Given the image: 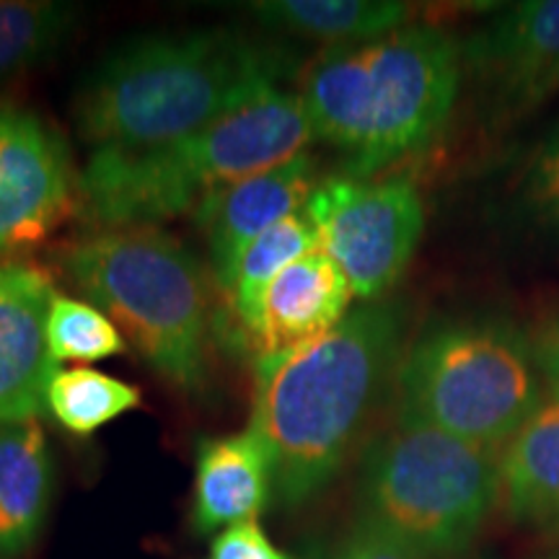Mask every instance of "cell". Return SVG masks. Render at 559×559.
<instances>
[{
	"label": "cell",
	"mask_w": 559,
	"mask_h": 559,
	"mask_svg": "<svg viewBox=\"0 0 559 559\" xmlns=\"http://www.w3.org/2000/svg\"><path fill=\"white\" fill-rule=\"evenodd\" d=\"M402 340V309L376 300L306 345L257 358L249 430L270 453L275 506H309L337 479L394 386Z\"/></svg>",
	"instance_id": "6da1fadb"
},
{
	"label": "cell",
	"mask_w": 559,
	"mask_h": 559,
	"mask_svg": "<svg viewBox=\"0 0 559 559\" xmlns=\"http://www.w3.org/2000/svg\"><path fill=\"white\" fill-rule=\"evenodd\" d=\"M288 60L234 29L132 37L96 62L73 99L91 148H148L192 135L280 86Z\"/></svg>",
	"instance_id": "7a4b0ae2"
},
{
	"label": "cell",
	"mask_w": 559,
	"mask_h": 559,
	"mask_svg": "<svg viewBox=\"0 0 559 559\" xmlns=\"http://www.w3.org/2000/svg\"><path fill=\"white\" fill-rule=\"evenodd\" d=\"M464 52L451 32L412 24L360 45L326 47L300 73L313 138L345 153L353 177L430 148L456 109Z\"/></svg>",
	"instance_id": "3957f363"
},
{
	"label": "cell",
	"mask_w": 559,
	"mask_h": 559,
	"mask_svg": "<svg viewBox=\"0 0 559 559\" xmlns=\"http://www.w3.org/2000/svg\"><path fill=\"white\" fill-rule=\"evenodd\" d=\"M313 130L298 91L275 86L205 128L148 148H99L79 174L91 228H143L192 213L207 194L309 153Z\"/></svg>",
	"instance_id": "277c9868"
},
{
	"label": "cell",
	"mask_w": 559,
	"mask_h": 559,
	"mask_svg": "<svg viewBox=\"0 0 559 559\" xmlns=\"http://www.w3.org/2000/svg\"><path fill=\"white\" fill-rule=\"evenodd\" d=\"M60 264L158 376L190 394L205 389L210 300L185 243L156 226L94 230L70 243Z\"/></svg>",
	"instance_id": "5b68a950"
},
{
	"label": "cell",
	"mask_w": 559,
	"mask_h": 559,
	"mask_svg": "<svg viewBox=\"0 0 559 559\" xmlns=\"http://www.w3.org/2000/svg\"><path fill=\"white\" fill-rule=\"evenodd\" d=\"M547 394L531 332L502 317L430 324L404 347L396 415L498 453Z\"/></svg>",
	"instance_id": "8992f818"
},
{
	"label": "cell",
	"mask_w": 559,
	"mask_h": 559,
	"mask_svg": "<svg viewBox=\"0 0 559 559\" xmlns=\"http://www.w3.org/2000/svg\"><path fill=\"white\" fill-rule=\"evenodd\" d=\"M360 521L423 559H451L477 542L498 508V453L396 415L368 445Z\"/></svg>",
	"instance_id": "52a82bcc"
},
{
	"label": "cell",
	"mask_w": 559,
	"mask_h": 559,
	"mask_svg": "<svg viewBox=\"0 0 559 559\" xmlns=\"http://www.w3.org/2000/svg\"><path fill=\"white\" fill-rule=\"evenodd\" d=\"M304 215L362 304H376L400 283L425 236L423 194L404 177L321 179Z\"/></svg>",
	"instance_id": "ba28073f"
},
{
	"label": "cell",
	"mask_w": 559,
	"mask_h": 559,
	"mask_svg": "<svg viewBox=\"0 0 559 559\" xmlns=\"http://www.w3.org/2000/svg\"><path fill=\"white\" fill-rule=\"evenodd\" d=\"M75 207L66 140L34 111L0 104V257L37 247Z\"/></svg>",
	"instance_id": "9c48e42d"
},
{
	"label": "cell",
	"mask_w": 559,
	"mask_h": 559,
	"mask_svg": "<svg viewBox=\"0 0 559 559\" xmlns=\"http://www.w3.org/2000/svg\"><path fill=\"white\" fill-rule=\"evenodd\" d=\"M472 68L513 115L559 94V0H521L461 41Z\"/></svg>",
	"instance_id": "30bf717a"
},
{
	"label": "cell",
	"mask_w": 559,
	"mask_h": 559,
	"mask_svg": "<svg viewBox=\"0 0 559 559\" xmlns=\"http://www.w3.org/2000/svg\"><path fill=\"white\" fill-rule=\"evenodd\" d=\"M52 277L37 264H0V425L39 417L55 373L47 349Z\"/></svg>",
	"instance_id": "8fae6325"
},
{
	"label": "cell",
	"mask_w": 559,
	"mask_h": 559,
	"mask_svg": "<svg viewBox=\"0 0 559 559\" xmlns=\"http://www.w3.org/2000/svg\"><path fill=\"white\" fill-rule=\"evenodd\" d=\"M317 179L311 153L221 187L192 210L215 277H223L251 241L290 215L304 213Z\"/></svg>",
	"instance_id": "7c38bea8"
},
{
	"label": "cell",
	"mask_w": 559,
	"mask_h": 559,
	"mask_svg": "<svg viewBox=\"0 0 559 559\" xmlns=\"http://www.w3.org/2000/svg\"><path fill=\"white\" fill-rule=\"evenodd\" d=\"M353 298L342 270L313 249L264 288L247 332L260 355L285 353L334 330L353 311Z\"/></svg>",
	"instance_id": "4fadbf2b"
},
{
	"label": "cell",
	"mask_w": 559,
	"mask_h": 559,
	"mask_svg": "<svg viewBox=\"0 0 559 559\" xmlns=\"http://www.w3.org/2000/svg\"><path fill=\"white\" fill-rule=\"evenodd\" d=\"M275 500L270 453L251 430L202 440L194 459L192 528L221 534L257 521Z\"/></svg>",
	"instance_id": "5bb4252c"
},
{
	"label": "cell",
	"mask_w": 559,
	"mask_h": 559,
	"mask_svg": "<svg viewBox=\"0 0 559 559\" xmlns=\"http://www.w3.org/2000/svg\"><path fill=\"white\" fill-rule=\"evenodd\" d=\"M498 508L513 526L559 539V394L498 451Z\"/></svg>",
	"instance_id": "9a60e30c"
},
{
	"label": "cell",
	"mask_w": 559,
	"mask_h": 559,
	"mask_svg": "<svg viewBox=\"0 0 559 559\" xmlns=\"http://www.w3.org/2000/svg\"><path fill=\"white\" fill-rule=\"evenodd\" d=\"M52 500V453L39 417L0 425V559L34 547Z\"/></svg>",
	"instance_id": "2e32d148"
},
{
	"label": "cell",
	"mask_w": 559,
	"mask_h": 559,
	"mask_svg": "<svg viewBox=\"0 0 559 559\" xmlns=\"http://www.w3.org/2000/svg\"><path fill=\"white\" fill-rule=\"evenodd\" d=\"M241 9L270 29L330 47L379 39L415 19L412 5L402 0H254Z\"/></svg>",
	"instance_id": "e0dca14e"
},
{
	"label": "cell",
	"mask_w": 559,
	"mask_h": 559,
	"mask_svg": "<svg viewBox=\"0 0 559 559\" xmlns=\"http://www.w3.org/2000/svg\"><path fill=\"white\" fill-rule=\"evenodd\" d=\"M313 249H319L317 230H313L304 213H296L270 230H264L260 239H254L241 251V257L230 264L226 275L218 277L221 288L226 290L236 319H239L243 330H247L251 317H254L264 288L288 264L306 257Z\"/></svg>",
	"instance_id": "ac0fdd59"
},
{
	"label": "cell",
	"mask_w": 559,
	"mask_h": 559,
	"mask_svg": "<svg viewBox=\"0 0 559 559\" xmlns=\"http://www.w3.org/2000/svg\"><path fill=\"white\" fill-rule=\"evenodd\" d=\"M79 19L81 9L75 3L0 0V83L52 58Z\"/></svg>",
	"instance_id": "d6986e66"
},
{
	"label": "cell",
	"mask_w": 559,
	"mask_h": 559,
	"mask_svg": "<svg viewBox=\"0 0 559 559\" xmlns=\"http://www.w3.org/2000/svg\"><path fill=\"white\" fill-rule=\"evenodd\" d=\"M140 407V391L94 368H55L45 409L73 436H94L104 425Z\"/></svg>",
	"instance_id": "ffe728a7"
},
{
	"label": "cell",
	"mask_w": 559,
	"mask_h": 559,
	"mask_svg": "<svg viewBox=\"0 0 559 559\" xmlns=\"http://www.w3.org/2000/svg\"><path fill=\"white\" fill-rule=\"evenodd\" d=\"M510 205L521 223L559 247V120L515 160L510 171Z\"/></svg>",
	"instance_id": "44dd1931"
},
{
	"label": "cell",
	"mask_w": 559,
	"mask_h": 559,
	"mask_svg": "<svg viewBox=\"0 0 559 559\" xmlns=\"http://www.w3.org/2000/svg\"><path fill=\"white\" fill-rule=\"evenodd\" d=\"M47 349L55 368L62 362H96L128 349L122 332L86 300L55 293L47 317Z\"/></svg>",
	"instance_id": "7402d4cb"
},
{
	"label": "cell",
	"mask_w": 559,
	"mask_h": 559,
	"mask_svg": "<svg viewBox=\"0 0 559 559\" xmlns=\"http://www.w3.org/2000/svg\"><path fill=\"white\" fill-rule=\"evenodd\" d=\"M207 559H293L264 534L257 521L236 523L215 534L207 549Z\"/></svg>",
	"instance_id": "603a6c76"
},
{
	"label": "cell",
	"mask_w": 559,
	"mask_h": 559,
	"mask_svg": "<svg viewBox=\"0 0 559 559\" xmlns=\"http://www.w3.org/2000/svg\"><path fill=\"white\" fill-rule=\"evenodd\" d=\"M324 559H423L389 534L360 521L347 531Z\"/></svg>",
	"instance_id": "cb8c5ba5"
},
{
	"label": "cell",
	"mask_w": 559,
	"mask_h": 559,
	"mask_svg": "<svg viewBox=\"0 0 559 559\" xmlns=\"http://www.w3.org/2000/svg\"><path fill=\"white\" fill-rule=\"evenodd\" d=\"M531 340H534L536 360H539L547 389L559 394V309L544 313L539 324L531 330Z\"/></svg>",
	"instance_id": "d4e9b609"
},
{
	"label": "cell",
	"mask_w": 559,
	"mask_h": 559,
	"mask_svg": "<svg viewBox=\"0 0 559 559\" xmlns=\"http://www.w3.org/2000/svg\"><path fill=\"white\" fill-rule=\"evenodd\" d=\"M542 559H559V551H555V555H549V557H542Z\"/></svg>",
	"instance_id": "484cf974"
}]
</instances>
